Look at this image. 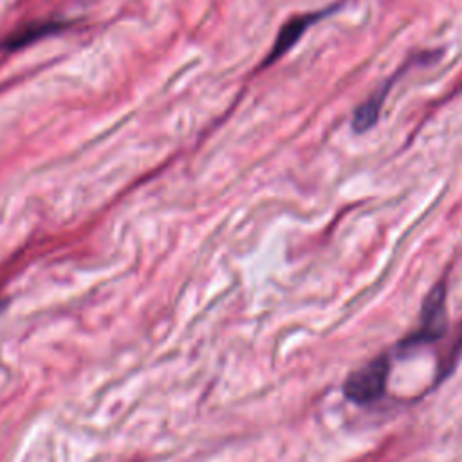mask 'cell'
Segmentation results:
<instances>
[{"instance_id": "obj_4", "label": "cell", "mask_w": 462, "mask_h": 462, "mask_svg": "<svg viewBox=\"0 0 462 462\" xmlns=\"http://www.w3.org/2000/svg\"><path fill=\"white\" fill-rule=\"evenodd\" d=\"M390 83H386L384 88H381L377 94H374L370 99H366L363 105H359L356 108L354 117H352V128L357 134H363V132L370 130L377 123L379 112H381V106H383V99H384V96L390 88Z\"/></svg>"}, {"instance_id": "obj_2", "label": "cell", "mask_w": 462, "mask_h": 462, "mask_svg": "<svg viewBox=\"0 0 462 462\" xmlns=\"http://www.w3.org/2000/svg\"><path fill=\"white\" fill-rule=\"evenodd\" d=\"M388 374L390 359L388 356H379L346 377L343 384V393L348 401L356 404L374 402L386 392Z\"/></svg>"}, {"instance_id": "obj_3", "label": "cell", "mask_w": 462, "mask_h": 462, "mask_svg": "<svg viewBox=\"0 0 462 462\" xmlns=\"http://www.w3.org/2000/svg\"><path fill=\"white\" fill-rule=\"evenodd\" d=\"M327 16V11H319V13H305V14H298V16H292L278 32L276 40H274V45L271 49V52L265 56V63H273L276 61L278 58H282V54H285L300 38L301 34L305 32V29L309 25H312L314 22H318L319 18Z\"/></svg>"}, {"instance_id": "obj_1", "label": "cell", "mask_w": 462, "mask_h": 462, "mask_svg": "<svg viewBox=\"0 0 462 462\" xmlns=\"http://www.w3.org/2000/svg\"><path fill=\"white\" fill-rule=\"evenodd\" d=\"M448 330L446 285L437 283L424 298L419 327L401 341V348H413L440 339Z\"/></svg>"}]
</instances>
